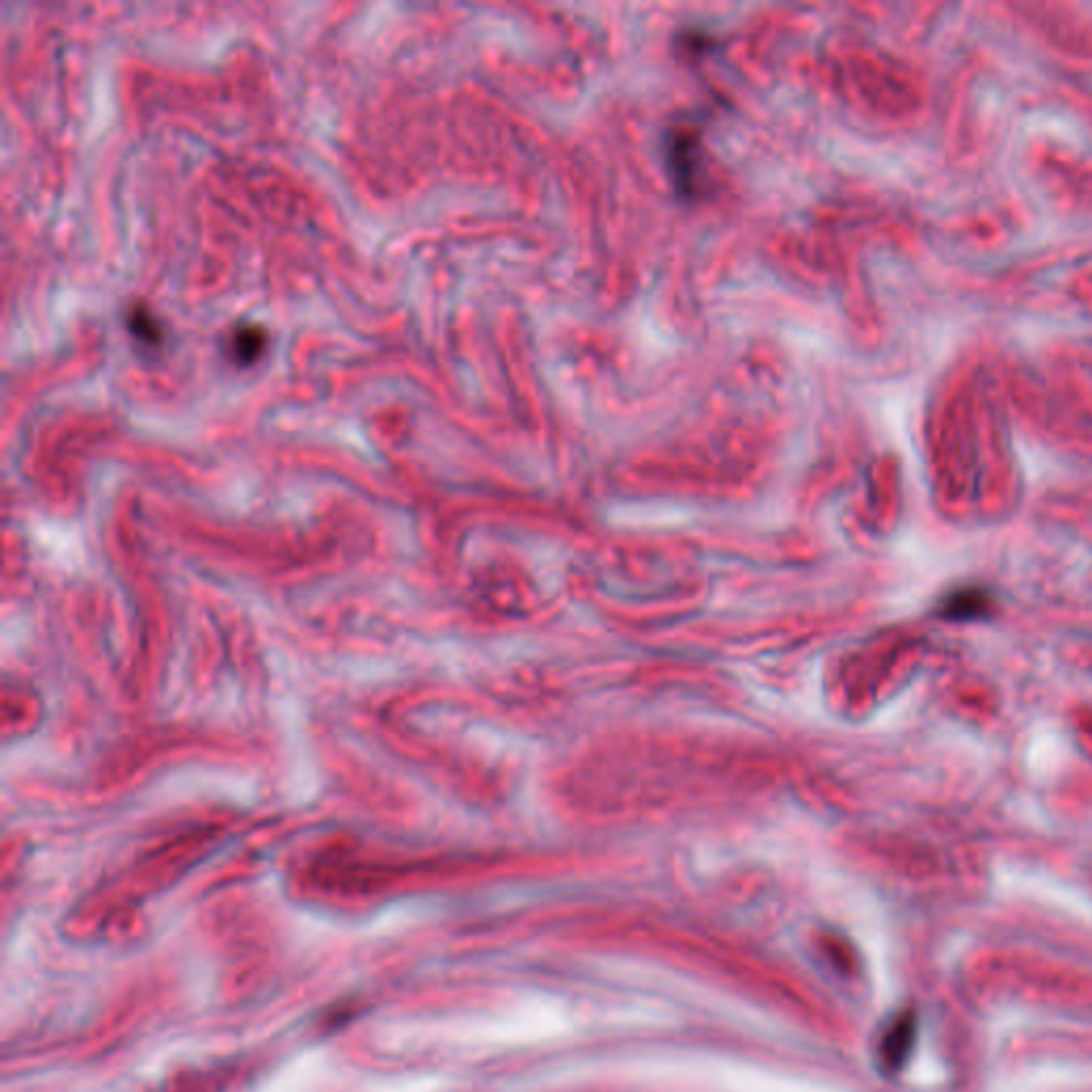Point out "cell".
I'll use <instances>...</instances> for the list:
<instances>
[{
    "mask_svg": "<svg viewBox=\"0 0 1092 1092\" xmlns=\"http://www.w3.org/2000/svg\"><path fill=\"white\" fill-rule=\"evenodd\" d=\"M664 158L670 182L681 199L694 201L700 195L702 150L700 131L692 124H674L664 137Z\"/></svg>",
    "mask_w": 1092,
    "mask_h": 1092,
    "instance_id": "1",
    "label": "cell"
},
{
    "mask_svg": "<svg viewBox=\"0 0 1092 1092\" xmlns=\"http://www.w3.org/2000/svg\"><path fill=\"white\" fill-rule=\"evenodd\" d=\"M265 346L267 333L261 325H237L227 340L229 357L239 365L254 363L261 357Z\"/></svg>",
    "mask_w": 1092,
    "mask_h": 1092,
    "instance_id": "2",
    "label": "cell"
},
{
    "mask_svg": "<svg viewBox=\"0 0 1092 1092\" xmlns=\"http://www.w3.org/2000/svg\"><path fill=\"white\" fill-rule=\"evenodd\" d=\"M990 596L979 589H960L954 591L943 602V613L950 619H977L988 615Z\"/></svg>",
    "mask_w": 1092,
    "mask_h": 1092,
    "instance_id": "3",
    "label": "cell"
},
{
    "mask_svg": "<svg viewBox=\"0 0 1092 1092\" xmlns=\"http://www.w3.org/2000/svg\"><path fill=\"white\" fill-rule=\"evenodd\" d=\"M915 1039V1020L911 1016H903L894 1024V1029L886 1037L883 1043V1058L892 1067H901L907 1058Z\"/></svg>",
    "mask_w": 1092,
    "mask_h": 1092,
    "instance_id": "4",
    "label": "cell"
},
{
    "mask_svg": "<svg viewBox=\"0 0 1092 1092\" xmlns=\"http://www.w3.org/2000/svg\"><path fill=\"white\" fill-rule=\"evenodd\" d=\"M128 327L135 333L137 340L146 344H158L160 342V327L152 312L146 308H133L128 314Z\"/></svg>",
    "mask_w": 1092,
    "mask_h": 1092,
    "instance_id": "5",
    "label": "cell"
}]
</instances>
